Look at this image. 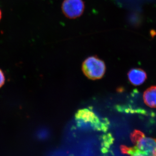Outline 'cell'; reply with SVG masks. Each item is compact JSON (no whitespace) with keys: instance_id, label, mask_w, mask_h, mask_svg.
Segmentation results:
<instances>
[{"instance_id":"4","label":"cell","mask_w":156,"mask_h":156,"mask_svg":"<svg viewBox=\"0 0 156 156\" xmlns=\"http://www.w3.org/2000/svg\"><path fill=\"white\" fill-rule=\"evenodd\" d=\"M85 8L83 0H64L62 5L63 14L69 19H76L80 17L83 13Z\"/></svg>"},{"instance_id":"2","label":"cell","mask_w":156,"mask_h":156,"mask_svg":"<svg viewBox=\"0 0 156 156\" xmlns=\"http://www.w3.org/2000/svg\"><path fill=\"white\" fill-rule=\"evenodd\" d=\"M75 119L78 127L81 128L106 132L109 126L108 119L100 118L91 108L79 110L75 115Z\"/></svg>"},{"instance_id":"6","label":"cell","mask_w":156,"mask_h":156,"mask_svg":"<svg viewBox=\"0 0 156 156\" xmlns=\"http://www.w3.org/2000/svg\"><path fill=\"white\" fill-rule=\"evenodd\" d=\"M143 99L147 106L156 108V86H152L146 90L144 93Z\"/></svg>"},{"instance_id":"1","label":"cell","mask_w":156,"mask_h":156,"mask_svg":"<svg viewBox=\"0 0 156 156\" xmlns=\"http://www.w3.org/2000/svg\"><path fill=\"white\" fill-rule=\"evenodd\" d=\"M131 139L134 146H121L123 154L129 156H156V139L147 137L142 132L136 130L131 133Z\"/></svg>"},{"instance_id":"5","label":"cell","mask_w":156,"mask_h":156,"mask_svg":"<svg viewBox=\"0 0 156 156\" xmlns=\"http://www.w3.org/2000/svg\"><path fill=\"white\" fill-rule=\"evenodd\" d=\"M128 75L129 81L135 86L144 83L147 78L146 73L141 69H132L129 71Z\"/></svg>"},{"instance_id":"3","label":"cell","mask_w":156,"mask_h":156,"mask_svg":"<svg viewBox=\"0 0 156 156\" xmlns=\"http://www.w3.org/2000/svg\"><path fill=\"white\" fill-rule=\"evenodd\" d=\"M82 70L89 80H100L105 74L106 66L104 62L98 56H89L83 62Z\"/></svg>"},{"instance_id":"9","label":"cell","mask_w":156,"mask_h":156,"mask_svg":"<svg viewBox=\"0 0 156 156\" xmlns=\"http://www.w3.org/2000/svg\"><path fill=\"white\" fill-rule=\"evenodd\" d=\"M2 18V12L1 11V9H0V20H1V19Z\"/></svg>"},{"instance_id":"7","label":"cell","mask_w":156,"mask_h":156,"mask_svg":"<svg viewBox=\"0 0 156 156\" xmlns=\"http://www.w3.org/2000/svg\"><path fill=\"white\" fill-rule=\"evenodd\" d=\"M101 151L103 154L107 153L114 141V138L110 133L103 135L101 137Z\"/></svg>"},{"instance_id":"8","label":"cell","mask_w":156,"mask_h":156,"mask_svg":"<svg viewBox=\"0 0 156 156\" xmlns=\"http://www.w3.org/2000/svg\"><path fill=\"white\" fill-rule=\"evenodd\" d=\"M5 81V74L2 69H0V88H2L4 85Z\"/></svg>"}]
</instances>
